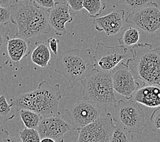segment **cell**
Wrapping results in <instances>:
<instances>
[{
  "label": "cell",
  "mask_w": 160,
  "mask_h": 142,
  "mask_svg": "<svg viewBox=\"0 0 160 142\" xmlns=\"http://www.w3.org/2000/svg\"><path fill=\"white\" fill-rule=\"evenodd\" d=\"M9 9L11 22L17 27V37L28 39L51 32L49 9L42 8L32 0L11 4Z\"/></svg>",
  "instance_id": "6da1fadb"
},
{
  "label": "cell",
  "mask_w": 160,
  "mask_h": 142,
  "mask_svg": "<svg viewBox=\"0 0 160 142\" xmlns=\"http://www.w3.org/2000/svg\"><path fill=\"white\" fill-rule=\"evenodd\" d=\"M62 93L60 85H52L46 81L38 84V88L20 94L13 100L12 105L19 109H29L42 118L60 115L58 111Z\"/></svg>",
  "instance_id": "7a4b0ae2"
},
{
  "label": "cell",
  "mask_w": 160,
  "mask_h": 142,
  "mask_svg": "<svg viewBox=\"0 0 160 142\" xmlns=\"http://www.w3.org/2000/svg\"><path fill=\"white\" fill-rule=\"evenodd\" d=\"M132 56L126 64L136 80L144 84L160 86V47L137 43L131 49Z\"/></svg>",
  "instance_id": "3957f363"
},
{
  "label": "cell",
  "mask_w": 160,
  "mask_h": 142,
  "mask_svg": "<svg viewBox=\"0 0 160 142\" xmlns=\"http://www.w3.org/2000/svg\"><path fill=\"white\" fill-rule=\"evenodd\" d=\"M94 68L93 56L88 49L66 51L58 57L55 65V71L68 80L70 88L86 78Z\"/></svg>",
  "instance_id": "277c9868"
},
{
  "label": "cell",
  "mask_w": 160,
  "mask_h": 142,
  "mask_svg": "<svg viewBox=\"0 0 160 142\" xmlns=\"http://www.w3.org/2000/svg\"><path fill=\"white\" fill-rule=\"evenodd\" d=\"M83 86V98L100 106H111L116 103L115 90L110 72L94 68L80 81Z\"/></svg>",
  "instance_id": "5b68a950"
},
{
  "label": "cell",
  "mask_w": 160,
  "mask_h": 142,
  "mask_svg": "<svg viewBox=\"0 0 160 142\" xmlns=\"http://www.w3.org/2000/svg\"><path fill=\"white\" fill-rule=\"evenodd\" d=\"M114 122L130 133L142 134L146 126L144 111L139 103L132 99L120 100L114 105Z\"/></svg>",
  "instance_id": "8992f818"
},
{
  "label": "cell",
  "mask_w": 160,
  "mask_h": 142,
  "mask_svg": "<svg viewBox=\"0 0 160 142\" xmlns=\"http://www.w3.org/2000/svg\"><path fill=\"white\" fill-rule=\"evenodd\" d=\"M114 122L108 113L103 117H99L83 128L78 129V142H110Z\"/></svg>",
  "instance_id": "52a82bcc"
},
{
  "label": "cell",
  "mask_w": 160,
  "mask_h": 142,
  "mask_svg": "<svg viewBox=\"0 0 160 142\" xmlns=\"http://www.w3.org/2000/svg\"><path fill=\"white\" fill-rule=\"evenodd\" d=\"M127 57V49L124 45L110 47L102 42H97L93 56L94 68L110 72Z\"/></svg>",
  "instance_id": "ba28073f"
},
{
  "label": "cell",
  "mask_w": 160,
  "mask_h": 142,
  "mask_svg": "<svg viewBox=\"0 0 160 142\" xmlns=\"http://www.w3.org/2000/svg\"><path fill=\"white\" fill-rule=\"evenodd\" d=\"M65 111L71 120L72 129L75 130L93 122L101 114L97 105L85 99L76 100Z\"/></svg>",
  "instance_id": "9c48e42d"
},
{
  "label": "cell",
  "mask_w": 160,
  "mask_h": 142,
  "mask_svg": "<svg viewBox=\"0 0 160 142\" xmlns=\"http://www.w3.org/2000/svg\"><path fill=\"white\" fill-rule=\"evenodd\" d=\"M125 21L144 32L155 33L160 29V10L158 3L133 11Z\"/></svg>",
  "instance_id": "30bf717a"
},
{
  "label": "cell",
  "mask_w": 160,
  "mask_h": 142,
  "mask_svg": "<svg viewBox=\"0 0 160 142\" xmlns=\"http://www.w3.org/2000/svg\"><path fill=\"white\" fill-rule=\"evenodd\" d=\"M112 85L115 92L130 99L134 92L140 87L139 83L134 78L127 65L118 64L111 71Z\"/></svg>",
  "instance_id": "8fae6325"
},
{
  "label": "cell",
  "mask_w": 160,
  "mask_h": 142,
  "mask_svg": "<svg viewBox=\"0 0 160 142\" xmlns=\"http://www.w3.org/2000/svg\"><path fill=\"white\" fill-rule=\"evenodd\" d=\"M36 129L41 139L49 137L55 141H63L64 135L71 129V126L60 116L53 115L42 118Z\"/></svg>",
  "instance_id": "7c38bea8"
},
{
  "label": "cell",
  "mask_w": 160,
  "mask_h": 142,
  "mask_svg": "<svg viewBox=\"0 0 160 142\" xmlns=\"http://www.w3.org/2000/svg\"><path fill=\"white\" fill-rule=\"evenodd\" d=\"M125 10H114L105 16L94 18L93 24L98 32L112 36L121 31L125 23Z\"/></svg>",
  "instance_id": "4fadbf2b"
},
{
  "label": "cell",
  "mask_w": 160,
  "mask_h": 142,
  "mask_svg": "<svg viewBox=\"0 0 160 142\" xmlns=\"http://www.w3.org/2000/svg\"><path fill=\"white\" fill-rule=\"evenodd\" d=\"M73 21L68 5L65 2L56 3L53 8L49 11V21L55 34L59 36L67 34L66 23H70Z\"/></svg>",
  "instance_id": "5bb4252c"
},
{
  "label": "cell",
  "mask_w": 160,
  "mask_h": 142,
  "mask_svg": "<svg viewBox=\"0 0 160 142\" xmlns=\"http://www.w3.org/2000/svg\"><path fill=\"white\" fill-rule=\"evenodd\" d=\"M130 99L148 107H160V86L144 84V86L138 87Z\"/></svg>",
  "instance_id": "9a60e30c"
},
{
  "label": "cell",
  "mask_w": 160,
  "mask_h": 142,
  "mask_svg": "<svg viewBox=\"0 0 160 142\" xmlns=\"http://www.w3.org/2000/svg\"><path fill=\"white\" fill-rule=\"evenodd\" d=\"M30 52L28 42L21 38L9 39L7 44V53L13 61H19Z\"/></svg>",
  "instance_id": "2e32d148"
},
{
  "label": "cell",
  "mask_w": 160,
  "mask_h": 142,
  "mask_svg": "<svg viewBox=\"0 0 160 142\" xmlns=\"http://www.w3.org/2000/svg\"><path fill=\"white\" fill-rule=\"evenodd\" d=\"M32 62L39 67L45 68L49 65L51 53L48 47L44 42L36 43L31 56Z\"/></svg>",
  "instance_id": "e0dca14e"
},
{
  "label": "cell",
  "mask_w": 160,
  "mask_h": 142,
  "mask_svg": "<svg viewBox=\"0 0 160 142\" xmlns=\"http://www.w3.org/2000/svg\"><path fill=\"white\" fill-rule=\"evenodd\" d=\"M20 116L27 128L36 129L42 118V116L29 109H20Z\"/></svg>",
  "instance_id": "ac0fdd59"
},
{
  "label": "cell",
  "mask_w": 160,
  "mask_h": 142,
  "mask_svg": "<svg viewBox=\"0 0 160 142\" xmlns=\"http://www.w3.org/2000/svg\"><path fill=\"white\" fill-rule=\"evenodd\" d=\"M83 8L88 13L90 17L96 18L105 8L104 0H83Z\"/></svg>",
  "instance_id": "d6986e66"
},
{
  "label": "cell",
  "mask_w": 160,
  "mask_h": 142,
  "mask_svg": "<svg viewBox=\"0 0 160 142\" xmlns=\"http://www.w3.org/2000/svg\"><path fill=\"white\" fill-rule=\"evenodd\" d=\"M8 30L0 25V66H6L8 62V55L7 53V44L9 40Z\"/></svg>",
  "instance_id": "ffe728a7"
},
{
  "label": "cell",
  "mask_w": 160,
  "mask_h": 142,
  "mask_svg": "<svg viewBox=\"0 0 160 142\" xmlns=\"http://www.w3.org/2000/svg\"><path fill=\"white\" fill-rule=\"evenodd\" d=\"M140 40V32L136 27L127 28L123 32L118 42L122 45L133 46L138 42Z\"/></svg>",
  "instance_id": "44dd1931"
},
{
  "label": "cell",
  "mask_w": 160,
  "mask_h": 142,
  "mask_svg": "<svg viewBox=\"0 0 160 142\" xmlns=\"http://www.w3.org/2000/svg\"><path fill=\"white\" fill-rule=\"evenodd\" d=\"M134 140L132 133L116 124L110 142H132Z\"/></svg>",
  "instance_id": "7402d4cb"
},
{
  "label": "cell",
  "mask_w": 160,
  "mask_h": 142,
  "mask_svg": "<svg viewBox=\"0 0 160 142\" xmlns=\"http://www.w3.org/2000/svg\"><path fill=\"white\" fill-rule=\"evenodd\" d=\"M19 136L23 142H41V137L36 129L25 127L20 130Z\"/></svg>",
  "instance_id": "603a6c76"
},
{
  "label": "cell",
  "mask_w": 160,
  "mask_h": 142,
  "mask_svg": "<svg viewBox=\"0 0 160 142\" xmlns=\"http://www.w3.org/2000/svg\"><path fill=\"white\" fill-rule=\"evenodd\" d=\"M122 2L126 8L132 12L145 6L156 4L153 0H122Z\"/></svg>",
  "instance_id": "cb8c5ba5"
},
{
  "label": "cell",
  "mask_w": 160,
  "mask_h": 142,
  "mask_svg": "<svg viewBox=\"0 0 160 142\" xmlns=\"http://www.w3.org/2000/svg\"><path fill=\"white\" fill-rule=\"evenodd\" d=\"M11 21V12L9 8L0 5V25H5Z\"/></svg>",
  "instance_id": "d4e9b609"
},
{
  "label": "cell",
  "mask_w": 160,
  "mask_h": 142,
  "mask_svg": "<svg viewBox=\"0 0 160 142\" xmlns=\"http://www.w3.org/2000/svg\"><path fill=\"white\" fill-rule=\"evenodd\" d=\"M12 105H10L4 96H0V115L5 116L8 115L11 111Z\"/></svg>",
  "instance_id": "484cf974"
},
{
  "label": "cell",
  "mask_w": 160,
  "mask_h": 142,
  "mask_svg": "<svg viewBox=\"0 0 160 142\" xmlns=\"http://www.w3.org/2000/svg\"><path fill=\"white\" fill-rule=\"evenodd\" d=\"M83 0H64V2L68 5L69 10L78 12L83 8Z\"/></svg>",
  "instance_id": "4316f807"
},
{
  "label": "cell",
  "mask_w": 160,
  "mask_h": 142,
  "mask_svg": "<svg viewBox=\"0 0 160 142\" xmlns=\"http://www.w3.org/2000/svg\"><path fill=\"white\" fill-rule=\"evenodd\" d=\"M150 120L156 129H160V107L156 108L152 113Z\"/></svg>",
  "instance_id": "83f0119b"
},
{
  "label": "cell",
  "mask_w": 160,
  "mask_h": 142,
  "mask_svg": "<svg viewBox=\"0 0 160 142\" xmlns=\"http://www.w3.org/2000/svg\"><path fill=\"white\" fill-rule=\"evenodd\" d=\"M32 1L34 2L36 4L46 9H51L56 4L54 0H32Z\"/></svg>",
  "instance_id": "f1b7e54d"
},
{
  "label": "cell",
  "mask_w": 160,
  "mask_h": 142,
  "mask_svg": "<svg viewBox=\"0 0 160 142\" xmlns=\"http://www.w3.org/2000/svg\"><path fill=\"white\" fill-rule=\"evenodd\" d=\"M49 48L54 55H57L58 52V43L60 41L53 37H50L47 40Z\"/></svg>",
  "instance_id": "f546056e"
},
{
  "label": "cell",
  "mask_w": 160,
  "mask_h": 142,
  "mask_svg": "<svg viewBox=\"0 0 160 142\" xmlns=\"http://www.w3.org/2000/svg\"><path fill=\"white\" fill-rule=\"evenodd\" d=\"M12 0H0V5L6 8H9L12 4Z\"/></svg>",
  "instance_id": "4dcf8cb0"
},
{
  "label": "cell",
  "mask_w": 160,
  "mask_h": 142,
  "mask_svg": "<svg viewBox=\"0 0 160 142\" xmlns=\"http://www.w3.org/2000/svg\"><path fill=\"white\" fill-rule=\"evenodd\" d=\"M41 142H56L55 140L52 139V138L49 137H45L41 139Z\"/></svg>",
  "instance_id": "1f68e13d"
}]
</instances>
